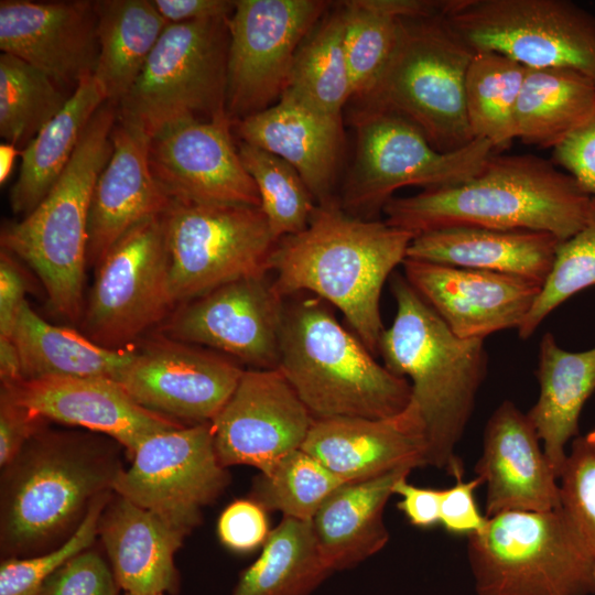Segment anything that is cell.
<instances>
[{
    "mask_svg": "<svg viewBox=\"0 0 595 595\" xmlns=\"http://www.w3.org/2000/svg\"><path fill=\"white\" fill-rule=\"evenodd\" d=\"M117 441L84 430L44 425L1 468L2 559L47 552L68 540L125 468Z\"/></svg>",
    "mask_w": 595,
    "mask_h": 595,
    "instance_id": "1",
    "label": "cell"
},
{
    "mask_svg": "<svg viewBox=\"0 0 595 595\" xmlns=\"http://www.w3.org/2000/svg\"><path fill=\"white\" fill-rule=\"evenodd\" d=\"M414 237L386 220L353 216L335 199L317 205L304 230L278 241L274 289L284 300L310 292L337 307L375 355L385 329L382 288Z\"/></svg>",
    "mask_w": 595,
    "mask_h": 595,
    "instance_id": "2",
    "label": "cell"
},
{
    "mask_svg": "<svg viewBox=\"0 0 595 595\" xmlns=\"http://www.w3.org/2000/svg\"><path fill=\"white\" fill-rule=\"evenodd\" d=\"M592 196L551 160L495 154L469 180L393 197L386 221L414 236L453 228L544 231L564 241L584 225Z\"/></svg>",
    "mask_w": 595,
    "mask_h": 595,
    "instance_id": "3",
    "label": "cell"
},
{
    "mask_svg": "<svg viewBox=\"0 0 595 595\" xmlns=\"http://www.w3.org/2000/svg\"><path fill=\"white\" fill-rule=\"evenodd\" d=\"M390 289L396 315L382 332L378 353L386 368L410 379L411 401L425 426L426 466L462 479L455 450L486 378L484 339L456 336L404 275L392 274Z\"/></svg>",
    "mask_w": 595,
    "mask_h": 595,
    "instance_id": "4",
    "label": "cell"
},
{
    "mask_svg": "<svg viewBox=\"0 0 595 595\" xmlns=\"http://www.w3.org/2000/svg\"><path fill=\"white\" fill-rule=\"evenodd\" d=\"M285 300L279 366L315 420L380 419L411 401L408 379L380 365L320 298Z\"/></svg>",
    "mask_w": 595,
    "mask_h": 595,
    "instance_id": "5",
    "label": "cell"
},
{
    "mask_svg": "<svg viewBox=\"0 0 595 595\" xmlns=\"http://www.w3.org/2000/svg\"><path fill=\"white\" fill-rule=\"evenodd\" d=\"M117 105L106 101L90 119L65 170L44 199L20 221L1 227V249L23 260L41 280L51 309L82 321L90 201L113 145Z\"/></svg>",
    "mask_w": 595,
    "mask_h": 595,
    "instance_id": "6",
    "label": "cell"
},
{
    "mask_svg": "<svg viewBox=\"0 0 595 595\" xmlns=\"http://www.w3.org/2000/svg\"><path fill=\"white\" fill-rule=\"evenodd\" d=\"M473 55L443 17L401 20L394 54L358 107L400 115L440 152L459 150L475 139L465 99Z\"/></svg>",
    "mask_w": 595,
    "mask_h": 595,
    "instance_id": "7",
    "label": "cell"
},
{
    "mask_svg": "<svg viewBox=\"0 0 595 595\" xmlns=\"http://www.w3.org/2000/svg\"><path fill=\"white\" fill-rule=\"evenodd\" d=\"M467 558L478 595L595 594V560L561 508L488 518Z\"/></svg>",
    "mask_w": 595,
    "mask_h": 595,
    "instance_id": "8",
    "label": "cell"
},
{
    "mask_svg": "<svg viewBox=\"0 0 595 595\" xmlns=\"http://www.w3.org/2000/svg\"><path fill=\"white\" fill-rule=\"evenodd\" d=\"M228 18L169 24L117 117L150 138L190 121L227 115Z\"/></svg>",
    "mask_w": 595,
    "mask_h": 595,
    "instance_id": "9",
    "label": "cell"
},
{
    "mask_svg": "<svg viewBox=\"0 0 595 595\" xmlns=\"http://www.w3.org/2000/svg\"><path fill=\"white\" fill-rule=\"evenodd\" d=\"M350 118L356 152L339 205L364 219H375L401 187L429 190L469 180L495 153L480 138L459 150L440 152L412 122L383 109L357 107Z\"/></svg>",
    "mask_w": 595,
    "mask_h": 595,
    "instance_id": "10",
    "label": "cell"
},
{
    "mask_svg": "<svg viewBox=\"0 0 595 595\" xmlns=\"http://www.w3.org/2000/svg\"><path fill=\"white\" fill-rule=\"evenodd\" d=\"M443 21L469 50L595 82V15L566 0H451Z\"/></svg>",
    "mask_w": 595,
    "mask_h": 595,
    "instance_id": "11",
    "label": "cell"
},
{
    "mask_svg": "<svg viewBox=\"0 0 595 595\" xmlns=\"http://www.w3.org/2000/svg\"><path fill=\"white\" fill-rule=\"evenodd\" d=\"M163 217L176 306L228 282L269 274L278 241L260 207L173 201Z\"/></svg>",
    "mask_w": 595,
    "mask_h": 595,
    "instance_id": "12",
    "label": "cell"
},
{
    "mask_svg": "<svg viewBox=\"0 0 595 595\" xmlns=\"http://www.w3.org/2000/svg\"><path fill=\"white\" fill-rule=\"evenodd\" d=\"M163 215L130 229L96 267L82 317L85 335L93 342L110 349L134 346L176 307Z\"/></svg>",
    "mask_w": 595,
    "mask_h": 595,
    "instance_id": "13",
    "label": "cell"
},
{
    "mask_svg": "<svg viewBox=\"0 0 595 595\" xmlns=\"http://www.w3.org/2000/svg\"><path fill=\"white\" fill-rule=\"evenodd\" d=\"M322 0H236L228 20L226 112L232 123L274 105L296 52L328 11Z\"/></svg>",
    "mask_w": 595,
    "mask_h": 595,
    "instance_id": "14",
    "label": "cell"
},
{
    "mask_svg": "<svg viewBox=\"0 0 595 595\" xmlns=\"http://www.w3.org/2000/svg\"><path fill=\"white\" fill-rule=\"evenodd\" d=\"M118 476L113 493L145 508L186 537L230 483L218 459L212 422L147 437Z\"/></svg>",
    "mask_w": 595,
    "mask_h": 595,
    "instance_id": "15",
    "label": "cell"
},
{
    "mask_svg": "<svg viewBox=\"0 0 595 595\" xmlns=\"http://www.w3.org/2000/svg\"><path fill=\"white\" fill-rule=\"evenodd\" d=\"M285 300L269 274L242 278L177 305L161 334L252 369L279 366Z\"/></svg>",
    "mask_w": 595,
    "mask_h": 595,
    "instance_id": "16",
    "label": "cell"
},
{
    "mask_svg": "<svg viewBox=\"0 0 595 595\" xmlns=\"http://www.w3.org/2000/svg\"><path fill=\"white\" fill-rule=\"evenodd\" d=\"M244 370L226 355L160 334L136 346L117 381L143 408L194 425L217 416Z\"/></svg>",
    "mask_w": 595,
    "mask_h": 595,
    "instance_id": "17",
    "label": "cell"
},
{
    "mask_svg": "<svg viewBox=\"0 0 595 595\" xmlns=\"http://www.w3.org/2000/svg\"><path fill=\"white\" fill-rule=\"evenodd\" d=\"M314 420L279 368H245L212 421L218 459L226 468L246 465L266 473L302 447Z\"/></svg>",
    "mask_w": 595,
    "mask_h": 595,
    "instance_id": "18",
    "label": "cell"
},
{
    "mask_svg": "<svg viewBox=\"0 0 595 595\" xmlns=\"http://www.w3.org/2000/svg\"><path fill=\"white\" fill-rule=\"evenodd\" d=\"M231 129L232 122L224 115L180 123L151 138L150 169L172 202L261 206Z\"/></svg>",
    "mask_w": 595,
    "mask_h": 595,
    "instance_id": "19",
    "label": "cell"
},
{
    "mask_svg": "<svg viewBox=\"0 0 595 595\" xmlns=\"http://www.w3.org/2000/svg\"><path fill=\"white\" fill-rule=\"evenodd\" d=\"M0 48L74 91L98 63L95 1L1 0Z\"/></svg>",
    "mask_w": 595,
    "mask_h": 595,
    "instance_id": "20",
    "label": "cell"
},
{
    "mask_svg": "<svg viewBox=\"0 0 595 595\" xmlns=\"http://www.w3.org/2000/svg\"><path fill=\"white\" fill-rule=\"evenodd\" d=\"M404 278L461 338L519 328L541 285L523 278L405 259Z\"/></svg>",
    "mask_w": 595,
    "mask_h": 595,
    "instance_id": "21",
    "label": "cell"
},
{
    "mask_svg": "<svg viewBox=\"0 0 595 595\" xmlns=\"http://www.w3.org/2000/svg\"><path fill=\"white\" fill-rule=\"evenodd\" d=\"M4 393L45 421L117 441L129 457L149 436L184 426L137 403L113 379L47 377L1 385Z\"/></svg>",
    "mask_w": 595,
    "mask_h": 595,
    "instance_id": "22",
    "label": "cell"
},
{
    "mask_svg": "<svg viewBox=\"0 0 595 595\" xmlns=\"http://www.w3.org/2000/svg\"><path fill=\"white\" fill-rule=\"evenodd\" d=\"M476 476L487 487L486 517L560 508L559 478L528 418L510 400L488 419Z\"/></svg>",
    "mask_w": 595,
    "mask_h": 595,
    "instance_id": "23",
    "label": "cell"
},
{
    "mask_svg": "<svg viewBox=\"0 0 595 595\" xmlns=\"http://www.w3.org/2000/svg\"><path fill=\"white\" fill-rule=\"evenodd\" d=\"M301 448L344 483L426 466L425 426L413 401L388 418L314 420Z\"/></svg>",
    "mask_w": 595,
    "mask_h": 595,
    "instance_id": "24",
    "label": "cell"
},
{
    "mask_svg": "<svg viewBox=\"0 0 595 595\" xmlns=\"http://www.w3.org/2000/svg\"><path fill=\"white\" fill-rule=\"evenodd\" d=\"M111 140L112 154L97 178L89 208L87 264L95 268L125 234L165 214L172 204L150 169L151 138L117 117Z\"/></svg>",
    "mask_w": 595,
    "mask_h": 595,
    "instance_id": "25",
    "label": "cell"
},
{
    "mask_svg": "<svg viewBox=\"0 0 595 595\" xmlns=\"http://www.w3.org/2000/svg\"><path fill=\"white\" fill-rule=\"evenodd\" d=\"M240 141L290 163L317 205L333 201L343 144L342 118L322 113L288 94L268 109L232 123Z\"/></svg>",
    "mask_w": 595,
    "mask_h": 595,
    "instance_id": "26",
    "label": "cell"
},
{
    "mask_svg": "<svg viewBox=\"0 0 595 595\" xmlns=\"http://www.w3.org/2000/svg\"><path fill=\"white\" fill-rule=\"evenodd\" d=\"M98 537L125 593H180L175 553L186 536L158 515L113 493L100 516Z\"/></svg>",
    "mask_w": 595,
    "mask_h": 595,
    "instance_id": "27",
    "label": "cell"
},
{
    "mask_svg": "<svg viewBox=\"0 0 595 595\" xmlns=\"http://www.w3.org/2000/svg\"><path fill=\"white\" fill-rule=\"evenodd\" d=\"M560 240L544 231L453 227L415 236L405 259L547 281Z\"/></svg>",
    "mask_w": 595,
    "mask_h": 595,
    "instance_id": "28",
    "label": "cell"
},
{
    "mask_svg": "<svg viewBox=\"0 0 595 595\" xmlns=\"http://www.w3.org/2000/svg\"><path fill=\"white\" fill-rule=\"evenodd\" d=\"M403 467L366 480L343 483L322 504L311 523L320 554L333 572L351 569L389 541L385 507Z\"/></svg>",
    "mask_w": 595,
    "mask_h": 595,
    "instance_id": "29",
    "label": "cell"
},
{
    "mask_svg": "<svg viewBox=\"0 0 595 595\" xmlns=\"http://www.w3.org/2000/svg\"><path fill=\"white\" fill-rule=\"evenodd\" d=\"M536 375L540 394L527 415L559 478L566 446L580 435L582 410L595 393V347L567 351L559 346L551 333H545L539 346Z\"/></svg>",
    "mask_w": 595,
    "mask_h": 595,
    "instance_id": "30",
    "label": "cell"
},
{
    "mask_svg": "<svg viewBox=\"0 0 595 595\" xmlns=\"http://www.w3.org/2000/svg\"><path fill=\"white\" fill-rule=\"evenodd\" d=\"M22 379L108 378L117 381L132 361L136 346L104 347L76 331L53 325L24 302L12 334Z\"/></svg>",
    "mask_w": 595,
    "mask_h": 595,
    "instance_id": "31",
    "label": "cell"
},
{
    "mask_svg": "<svg viewBox=\"0 0 595 595\" xmlns=\"http://www.w3.org/2000/svg\"><path fill=\"white\" fill-rule=\"evenodd\" d=\"M107 98L94 75L83 78L61 111L21 152L20 173L10 191L15 214H30L56 183L96 111Z\"/></svg>",
    "mask_w": 595,
    "mask_h": 595,
    "instance_id": "32",
    "label": "cell"
},
{
    "mask_svg": "<svg viewBox=\"0 0 595 595\" xmlns=\"http://www.w3.org/2000/svg\"><path fill=\"white\" fill-rule=\"evenodd\" d=\"M595 113V82L569 68H528L519 94L516 138L554 149Z\"/></svg>",
    "mask_w": 595,
    "mask_h": 595,
    "instance_id": "33",
    "label": "cell"
},
{
    "mask_svg": "<svg viewBox=\"0 0 595 595\" xmlns=\"http://www.w3.org/2000/svg\"><path fill=\"white\" fill-rule=\"evenodd\" d=\"M99 56L93 74L107 101L129 93L165 28L152 0H97Z\"/></svg>",
    "mask_w": 595,
    "mask_h": 595,
    "instance_id": "34",
    "label": "cell"
},
{
    "mask_svg": "<svg viewBox=\"0 0 595 595\" xmlns=\"http://www.w3.org/2000/svg\"><path fill=\"white\" fill-rule=\"evenodd\" d=\"M331 573L311 521L283 517L258 559L240 573L231 595H311Z\"/></svg>",
    "mask_w": 595,
    "mask_h": 595,
    "instance_id": "35",
    "label": "cell"
},
{
    "mask_svg": "<svg viewBox=\"0 0 595 595\" xmlns=\"http://www.w3.org/2000/svg\"><path fill=\"white\" fill-rule=\"evenodd\" d=\"M344 15L339 3L327 11L299 47L288 94L315 110L342 118L353 98V82L344 50Z\"/></svg>",
    "mask_w": 595,
    "mask_h": 595,
    "instance_id": "36",
    "label": "cell"
},
{
    "mask_svg": "<svg viewBox=\"0 0 595 595\" xmlns=\"http://www.w3.org/2000/svg\"><path fill=\"white\" fill-rule=\"evenodd\" d=\"M528 67L494 52H475L465 79V99L474 138L495 151L510 148L516 138L515 112Z\"/></svg>",
    "mask_w": 595,
    "mask_h": 595,
    "instance_id": "37",
    "label": "cell"
},
{
    "mask_svg": "<svg viewBox=\"0 0 595 595\" xmlns=\"http://www.w3.org/2000/svg\"><path fill=\"white\" fill-rule=\"evenodd\" d=\"M71 94L26 62L0 55V136L24 149L65 106Z\"/></svg>",
    "mask_w": 595,
    "mask_h": 595,
    "instance_id": "38",
    "label": "cell"
},
{
    "mask_svg": "<svg viewBox=\"0 0 595 595\" xmlns=\"http://www.w3.org/2000/svg\"><path fill=\"white\" fill-rule=\"evenodd\" d=\"M237 148L258 188L272 237L279 241L304 230L317 203L298 171L283 159L244 141Z\"/></svg>",
    "mask_w": 595,
    "mask_h": 595,
    "instance_id": "39",
    "label": "cell"
},
{
    "mask_svg": "<svg viewBox=\"0 0 595 595\" xmlns=\"http://www.w3.org/2000/svg\"><path fill=\"white\" fill-rule=\"evenodd\" d=\"M344 482L320 461L295 450L271 469L255 477L250 499L266 511H279L286 518L312 521L326 498Z\"/></svg>",
    "mask_w": 595,
    "mask_h": 595,
    "instance_id": "40",
    "label": "cell"
},
{
    "mask_svg": "<svg viewBox=\"0 0 595 595\" xmlns=\"http://www.w3.org/2000/svg\"><path fill=\"white\" fill-rule=\"evenodd\" d=\"M344 50L353 82L354 100L377 83L397 48L401 20L370 8L366 0L340 2Z\"/></svg>",
    "mask_w": 595,
    "mask_h": 595,
    "instance_id": "41",
    "label": "cell"
},
{
    "mask_svg": "<svg viewBox=\"0 0 595 595\" xmlns=\"http://www.w3.org/2000/svg\"><path fill=\"white\" fill-rule=\"evenodd\" d=\"M595 285V197H592L583 227L561 241L553 268L530 312L517 329L529 338L542 321L574 294Z\"/></svg>",
    "mask_w": 595,
    "mask_h": 595,
    "instance_id": "42",
    "label": "cell"
},
{
    "mask_svg": "<svg viewBox=\"0 0 595 595\" xmlns=\"http://www.w3.org/2000/svg\"><path fill=\"white\" fill-rule=\"evenodd\" d=\"M100 495L90 506L76 532L63 544L41 554L2 559L0 564V595H37L46 580L65 562L91 548L98 537L100 516L112 497Z\"/></svg>",
    "mask_w": 595,
    "mask_h": 595,
    "instance_id": "43",
    "label": "cell"
},
{
    "mask_svg": "<svg viewBox=\"0 0 595 595\" xmlns=\"http://www.w3.org/2000/svg\"><path fill=\"white\" fill-rule=\"evenodd\" d=\"M559 488L561 510L595 560V429L572 441Z\"/></svg>",
    "mask_w": 595,
    "mask_h": 595,
    "instance_id": "44",
    "label": "cell"
},
{
    "mask_svg": "<svg viewBox=\"0 0 595 595\" xmlns=\"http://www.w3.org/2000/svg\"><path fill=\"white\" fill-rule=\"evenodd\" d=\"M120 589L108 559L89 548L57 569L37 595H119Z\"/></svg>",
    "mask_w": 595,
    "mask_h": 595,
    "instance_id": "45",
    "label": "cell"
},
{
    "mask_svg": "<svg viewBox=\"0 0 595 595\" xmlns=\"http://www.w3.org/2000/svg\"><path fill=\"white\" fill-rule=\"evenodd\" d=\"M270 531L267 511L250 498L229 504L217 521L220 542L239 553H247L263 545Z\"/></svg>",
    "mask_w": 595,
    "mask_h": 595,
    "instance_id": "46",
    "label": "cell"
},
{
    "mask_svg": "<svg viewBox=\"0 0 595 595\" xmlns=\"http://www.w3.org/2000/svg\"><path fill=\"white\" fill-rule=\"evenodd\" d=\"M552 150L551 161L595 197V113Z\"/></svg>",
    "mask_w": 595,
    "mask_h": 595,
    "instance_id": "47",
    "label": "cell"
},
{
    "mask_svg": "<svg viewBox=\"0 0 595 595\" xmlns=\"http://www.w3.org/2000/svg\"><path fill=\"white\" fill-rule=\"evenodd\" d=\"M482 484L476 476L467 482L457 479L452 487L442 489L440 523L447 532L469 536L486 527L488 518L480 513L475 499Z\"/></svg>",
    "mask_w": 595,
    "mask_h": 595,
    "instance_id": "48",
    "label": "cell"
},
{
    "mask_svg": "<svg viewBox=\"0 0 595 595\" xmlns=\"http://www.w3.org/2000/svg\"><path fill=\"white\" fill-rule=\"evenodd\" d=\"M44 419L0 392V466L9 465L30 439L44 425Z\"/></svg>",
    "mask_w": 595,
    "mask_h": 595,
    "instance_id": "49",
    "label": "cell"
},
{
    "mask_svg": "<svg viewBox=\"0 0 595 595\" xmlns=\"http://www.w3.org/2000/svg\"><path fill=\"white\" fill-rule=\"evenodd\" d=\"M28 280L17 257L1 249L0 253V338H11L24 304Z\"/></svg>",
    "mask_w": 595,
    "mask_h": 595,
    "instance_id": "50",
    "label": "cell"
},
{
    "mask_svg": "<svg viewBox=\"0 0 595 595\" xmlns=\"http://www.w3.org/2000/svg\"><path fill=\"white\" fill-rule=\"evenodd\" d=\"M393 494L400 496L397 507L411 524L431 528L440 523L442 489L414 486L408 482V476H403L396 482Z\"/></svg>",
    "mask_w": 595,
    "mask_h": 595,
    "instance_id": "51",
    "label": "cell"
},
{
    "mask_svg": "<svg viewBox=\"0 0 595 595\" xmlns=\"http://www.w3.org/2000/svg\"><path fill=\"white\" fill-rule=\"evenodd\" d=\"M152 3L169 24L228 18L235 9V1L229 0H152Z\"/></svg>",
    "mask_w": 595,
    "mask_h": 595,
    "instance_id": "52",
    "label": "cell"
},
{
    "mask_svg": "<svg viewBox=\"0 0 595 595\" xmlns=\"http://www.w3.org/2000/svg\"><path fill=\"white\" fill-rule=\"evenodd\" d=\"M0 379L1 385L22 379L20 358L12 338H0Z\"/></svg>",
    "mask_w": 595,
    "mask_h": 595,
    "instance_id": "53",
    "label": "cell"
},
{
    "mask_svg": "<svg viewBox=\"0 0 595 595\" xmlns=\"http://www.w3.org/2000/svg\"><path fill=\"white\" fill-rule=\"evenodd\" d=\"M22 150L12 143L0 144V184L3 185L12 173L15 159Z\"/></svg>",
    "mask_w": 595,
    "mask_h": 595,
    "instance_id": "54",
    "label": "cell"
},
{
    "mask_svg": "<svg viewBox=\"0 0 595 595\" xmlns=\"http://www.w3.org/2000/svg\"><path fill=\"white\" fill-rule=\"evenodd\" d=\"M125 595H164V594H132V593H125Z\"/></svg>",
    "mask_w": 595,
    "mask_h": 595,
    "instance_id": "55",
    "label": "cell"
}]
</instances>
